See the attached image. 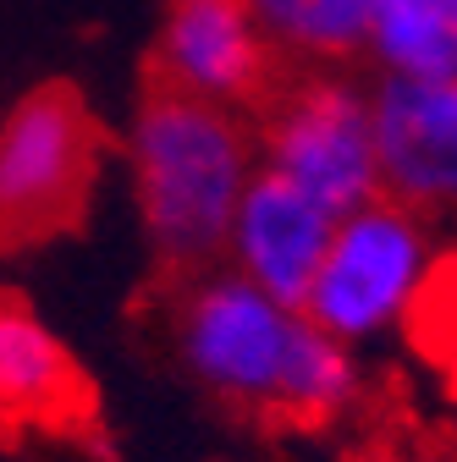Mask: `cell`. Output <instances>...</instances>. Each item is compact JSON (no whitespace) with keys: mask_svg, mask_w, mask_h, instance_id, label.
<instances>
[{"mask_svg":"<svg viewBox=\"0 0 457 462\" xmlns=\"http://www.w3.org/2000/svg\"><path fill=\"white\" fill-rule=\"evenodd\" d=\"M446 12H452V17H457V0H446Z\"/></svg>","mask_w":457,"mask_h":462,"instance_id":"cell-14","label":"cell"},{"mask_svg":"<svg viewBox=\"0 0 457 462\" xmlns=\"http://www.w3.org/2000/svg\"><path fill=\"white\" fill-rule=\"evenodd\" d=\"M254 171V133L243 127L238 110L154 88L127 127L138 226L149 248L177 270H204L220 259L226 220Z\"/></svg>","mask_w":457,"mask_h":462,"instance_id":"cell-2","label":"cell"},{"mask_svg":"<svg viewBox=\"0 0 457 462\" xmlns=\"http://www.w3.org/2000/svg\"><path fill=\"white\" fill-rule=\"evenodd\" d=\"M380 199L403 204L424 220L457 215V78L414 83L380 78L369 88Z\"/></svg>","mask_w":457,"mask_h":462,"instance_id":"cell-7","label":"cell"},{"mask_svg":"<svg viewBox=\"0 0 457 462\" xmlns=\"http://www.w3.org/2000/svg\"><path fill=\"white\" fill-rule=\"evenodd\" d=\"M331 220L314 199H303L293 182L254 171L232 220H226V243H220V270H232L238 281L259 286L275 303H303L309 281L320 270V254L331 243Z\"/></svg>","mask_w":457,"mask_h":462,"instance_id":"cell-8","label":"cell"},{"mask_svg":"<svg viewBox=\"0 0 457 462\" xmlns=\"http://www.w3.org/2000/svg\"><path fill=\"white\" fill-rule=\"evenodd\" d=\"M99 177V127L72 88H33L0 116V254L72 226Z\"/></svg>","mask_w":457,"mask_h":462,"instance_id":"cell-4","label":"cell"},{"mask_svg":"<svg viewBox=\"0 0 457 462\" xmlns=\"http://www.w3.org/2000/svg\"><path fill=\"white\" fill-rule=\"evenodd\" d=\"M441 275L435 226L391 199H369L331 220V243L303 292V319L331 341L364 346L408 330Z\"/></svg>","mask_w":457,"mask_h":462,"instance_id":"cell-3","label":"cell"},{"mask_svg":"<svg viewBox=\"0 0 457 462\" xmlns=\"http://www.w3.org/2000/svg\"><path fill=\"white\" fill-rule=\"evenodd\" d=\"M254 154H259V171L293 182L325 215H348L380 199L369 88L348 72H314L281 94L265 110Z\"/></svg>","mask_w":457,"mask_h":462,"instance_id":"cell-5","label":"cell"},{"mask_svg":"<svg viewBox=\"0 0 457 462\" xmlns=\"http://www.w3.org/2000/svg\"><path fill=\"white\" fill-rule=\"evenodd\" d=\"M275 67V44L243 0H171L160 39H154V72L160 88L243 110L265 99Z\"/></svg>","mask_w":457,"mask_h":462,"instance_id":"cell-6","label":"cell"},{"mask_svg":"<svg viewBox=\"0 0 457 462\" xmlns=\"http://www.w3.org/2000/svg\"><path fill=\"white\" fill-rule=\"evenodd\" d=\"M364 462H457V457H452V451H441V446H414V440H396V446L369 451Z\"/></svg>","mask_w":457,"mask_h":462,"instance_id":"cell-12","label":"cell"},{"mask_svg":"<svg viewBox=\"0 0 457 462\" xmlns=\"http://www.w3.org/2000/svg\"><path fill=\"white\" fill-rule=\"evenodd\" d=\"M270 33L275 50L303 61H348L364 44V6L369 0H243Z\"/></svg>","mask_w":457,"mask_h":462,"instance_id":"cell-11","label":"cell"},{"mask_svg":"<svg viewBox=\"0 0 457 462\" xmlns=\"http://www.w3.org/2000/svg\"><path fill=\"white\" fill-rule=\"evenodd\" d=\"M359 55L380 67V78L452 83L457 78V17L446 0H369Z\"/></svg>","mask_w":457,"mask_h":462,"instance_id":"cell-10","label":"cell"},{"mask_svg":"<svg viewBox=\"0 0 457 462\" xmlns=\"http://www.w3.org/2000/svg\"><path fill=\"white\" fill-rule=\"evenodd\" d=\"M83 380L55 336L33 309L0 298V419H33L50 424L78 402Z\"/></svg>","mask_w":457,"mask_h":462,"instance_id":"cell-9","label":"cell"},{"mask_svg":"<svg viewBox=\"0 0 457 462\" xmlns=\"http://www.w3.org/2000/svg\"><path fill=\"white\" fill-rule=\"evenodd\" d=\"M177 358L220 402L298 424H336L364 391L353 346L331 341L303 309L265 298L232 270H204L177 298Z\"/></svg>","mask_w":457,"mask_h":462,"instance_id":"cell-1","label":"cell"},{"mask_svg":"<svg viewBox=\"0 0 457 462\" xmlns=\"http://www.w3.org/2000/svg\"><path fill=\"white\" fill-rule=\"evenodd\" d=\"M435 292H446V298H452V341H457V270H452V281H446V264H441V275H435Z\"/></svg>","mask_w":457,"mask_h":462,"instance_id":"cell-13","label":"cell"}]
</instances>
